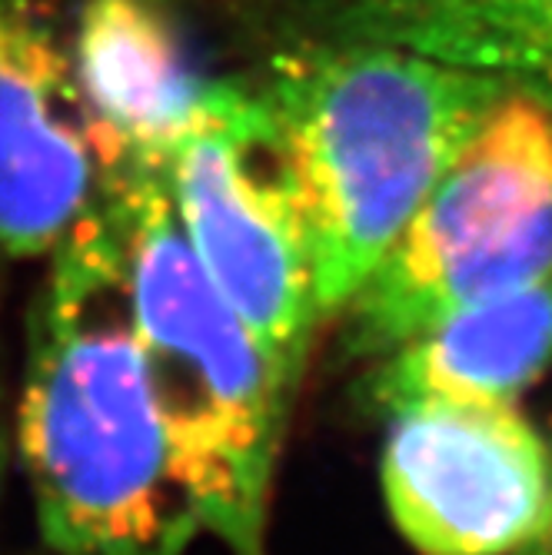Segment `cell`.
<instances>
[{
  "mask_svg": "<svg viewBox=\"0 0 552 555\" xmlns=\"http://www.w3.org/2000/svg\"><path fill=\"white\" fill-rule=\"evenodd\" d=\"M552 273V107L510 90L346 307L370 357Z\"/></svg>",
  "mask_w": 552,
  "mask_h": 555,
  "instance_id": "obj_4",
  "label": "cell"
},
{
  "mask_svg": "<svg viewBox=\"0 0 552 555\" xmlns=\"http://www.w3.org/2000/svg\"><path fill=\"white\" fill-rule=\"evenodd\" d=\"M516 555H552V506H549V519H545V529Z\"/></svg>",
  "mask_w": 552,
  "mask_h": 555,
  "instance_id": "obj_12",
  "label": "cell"
},
{
  "mask_svg": "<svg viewBox=\"0 0 552 555\" xmlns=\"http://www.w3.org/2000/svg\"><path fill=\"white\" fill-rule=\"evenodd\" d=\"M104 177L74 64L34 0H0V263L54 254Z\"/></svg>",
  "mask_w": 552,
  "mask_h": 555,
  "instance_id": "obj_7",
  "label": "cell"
},
{
  "mask_svg": "<svg viewBox=\"0 0 552 555\" xmlns=\"http://www.w3.org/2000/svg\"><path fill=\"white\" fill-rule=\"evenodd\" d=\"M11 439H14V429H11V420H8V383H4V352H0V473L8 466V456H11Z\"/></svg>",
  "mask_w": 552,
  "mask_h": 555,
  "instance_id": "obj_11",
  "label": "cell"
},
{
  "mask_svg": "<svg viewBox=\"0 0 552 555\" xmlns=\"http://www.w3.org/2000/svg\"><path fill=\"white\" fill-rule=\"evenodd\" d=\"M503 93L483 74L370 40L317 37L273 61L260 96L304 210L323 323L346 313Z\"/></svg>",
  "mask_w": 552,
  "mask_h": 555,
  "instance_id": "obj_2",
  "label": "cell"
},
{
  "mask_svg": "<svg viewBox=\"0 0 552 555\" xmlns=\"http://www.w3.org/2000/svg\"><path fill=\"white\" fill-rule=\"evenodd\" d=\"M11 429L61 555H183L200 532L150 396L107 177L50 254Z\"/></svg>",
  "mask_w": 552,
  "mask_h": 555,
  "instance_id": "obj_1",
  "label": "cell"
},
{
  "mask_svg": "<svg viewBox=\"0 0 552 555\" xmlns=\"http://www.w3.org/2000/svg\"><path fill=\"white\" fill-rule=\"evenodd\" d=\"M549 363L552 273L386 349L370 379V402L380 413L416 399L519 402Z\"/></svg>",
  "mask_w": 552,
  "mask_h": 555,
  "instance_id": "obj_9",
  "label": "cell"
},
{
  "mask_svg": "<svg viewBox=\"0 0 552 555\" xmlns=\"http://www.w3.org/2000/svg\"><path fill=\"white\" fill-rule=\"evenodd\" d=\"M317 37L473 70L552 107V0H307Z\"/></svg>",
  "mask_w": 552,
  "mask_h": 555,
  "instance_id": "obj_10",
  "label": "cell"
},
{
  "mask_svg": "<svg viewBox=\"0 0 552 555\" xmlns=\"http://www.w3.org/2000/svg\"><path fill=\"white\" fill-rule=\"evenodd\" d=\"M380 486L420 555H516L545 529L552 456L516 402L416 399L386 413Z\"/></svg>",
  "mask_w": 552,
  "mask_h": 555,
  "instance_id": "obj_6",
  "label": "cell"
},
{
  "mask_svg": "<svg viewBox=\"0 0 552 555\" xmlns=\"http://www.w3.org/2000/svg\"><path fill=\"white\" fill-rule=\"evenodd\" d=\"M161 170L196 263L296 392L323 317L304 210L260 90L217 80Z\"/></svg>",
  "mask_w": 552,
  "mask_h": 555,
  "instance_id": "obj_5",
  "label": "cell"
},
{
  "mask_svg": "<svg viewBox=\"0 0 552 555\" xmlns=\"http://www.w3.org/2000/svg\"><path fill=\"white\" fill-rule=\"evenodd\" d=\"M74 77L104 170L164 167L217 87L164 0H87Z\"/></svg>",
  "mask_w": 552,
  "mask_h": 555,
  "instance_id": "obj_8",
  "label": "cell"
},
{
  "mask_svg": "<svg viewBox=\"0 0 552 555\" xmlns=\"http://www.w3.org/2000/svg\"><path fill=\"white\" fill-rule=\"evenodd\" d=\"M104 173L150 396L200 532L230 555H267L270 492L296 392L196 263L164 170L124 164Z\"/></svg>",
  "mask_w": 552,
  "mask_h": 555,
  "instance_id": "obj_3",
  "label": "cell"
}]
</instances>
